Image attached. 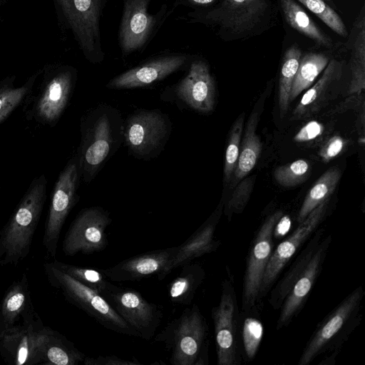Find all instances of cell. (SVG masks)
Returning <instances> with one entry per match:
<instances>
[{
    "mask_svg": "<svg viewBox=\"0 0 365 365\" xmlns=\"http://www.w3.org/2000/svg\"><path fill=\"white\" fill-rule=\"evenodd\" d=\"M124 120L113 106L101 103L81 118L77 149L81 178L90 183L123 141Z\"/></svg>",
    "mask_w": 365,
    "mask_h": 365,
    "instance_id": "cell-1",
    "label": "cell"
},
{
    "mask_svg": "<svg viewBox=\"0 0 365 365\" xmlns=\"http://www.w3.org/2000/svg\"><path fill=\"white\" fill-rule=\"evenodd\" d=\"M45 174L34 178L0 235V264L16 265L30 252L46 200Z\"/></svg>",
    "mask_w": 365,
    "mask_h": 365,
    "instance_id": "cell-2",
    "label": "cell"
},
{
    "mask_svg": "<svg viewBox=\"0 0 365 365\" xmlns=\"http://www.w3.org/2000/svg\"><path fill=\"white\" fill-rule=\"evenodd\" d=\"M209 328L199 307H187L177 318L169 322L154 336L170 352L173 365H207L208 364Z\"/></svg>",
    "mask_w": 365,
    "mask_h": 365,
    "instance_id": "cell-3",
    "label": "cell"
},
{
    "mask_svg": "<svg viewBox=\"0 0 365 365\" xmlns=\"http://www.w3.org/2000/svg\"><path fill=\"white\" fill-rule=\"evenodd\" d=\"M364 294L362 286L357 287L317 324L302 352L299 365H307L327 351L338 353L359 324Z\"/></svg>",
    "mask_w": 365,
    "mask_h": 365,
    "instance_id": "cell-4",
    "label": "cell"
},
{
    "mask_svg": "<svg viewBox=\"0 0 365 365\" xmlns=\"http://www.w3.org/2000/svg\"><path fill=\"white\" fill-rule=\"evenodd\" d=\"M43 73L38 91L25 101V115L29 120L53 128L68 105L75 88L77 71L69 66L52 65L45 68Z\"/></svg>",
    "mask_w": 365,
    "mask_h": 365,
    "instance_id": "cell-5",
    "label": "cell"
},
{
    "mask_svg": "<svg viewBox=\"0 0 365 365\" xmlns=\"http://www.w3.org/2000/svg\"><path fill=\"white\" fill-rule=\"evenodd\" d=\"M44 270L52 286L60 289L68 301L84 311L103 327L121 334L139 337L138 332L101 294L60 270L52 262L45 263Z\"/></svg>",
    "mask_w": 365,
    "mask_h": 365,
    "instance_id": "cell-6",
    "label": "cell"
},
{
    "mask_svg": "<svg viewBox=\"0 0 365 365\" xmlns=\"http://www.w3.org/2000/svg\"><path fill=\"white\" fill-rule=\"evenodd\" d=\"M284 212L277 210L268 214L250 243L246 257L241 299L242 312H262L261 287L263 276L274 249L273 235Z\"/></svg>",
    "mask_w": 365,
    "mask_h": 365,
    "instance_id": "cell-7",
    "label": "cell"
},
{
    "mask_svg": "<svg viewBox=\"0 0 365 365\" xmlns=\"http://www.w3.org/2000/svg\"><path fill=\"white\" fill-rule=\"evenodd\" d=\"M227 277L221 286L218 304L211 316L218 365H240L242 361L240 346V309L238 306L233 277L227 267Z\"/></svg>",
    "mask_w": 365,
    "mask_h": 365,
    "instance_id": "cell-8",
    "label": "cell"
},
{
    "mask_svg": "<svg viewBox=\"0 0 365 365\" xmlns=\"http://www.w3.org/2000/svg\"><path fill=\"white\" fill-rule=\"evenodd\" d=\"M67 27L90 63L104 60L101 38V18L106 0H56Z\"/></svg>",
    "mask_w": 365,
    "mask_h": 365,
    "instance_id": "cell-9",
    "label": "cell"
},
{
    "mask_svg": "<svg viewBox=\"0 0 365 365\" xmlns=\"http://www.w3.org/2000/svg\"><path fill=\"white\" fill-rule=\"evenodd\" d=\"M172 126L168 116L160 110H138L124 120L123 141L136 158L150 160L163 150Z\"/></svg>",
    "mask_w": 365,
    "mask_h": 365,
    "instance_id": "cell-10",
    "label": "cell"
},
{
    "mask_svg": "<svg viewBox=\"0 0 365 365\" xmlns=\"http://www.w3.org/2000/svg\"><path fill=\"white\" fill-rule=\"evenodd\" d=\"M81 179L76 153L68 160L60 173L51 195L43 237V245L50 257H55L63 225L79 200L78 188Z\"/></svg>",
    "mask_w": 365,
    "mask_h": 365,
    "instance_id": "cell-11",
    "label": "cell"
},
{
    "mask_svg": "<svg viewBox=\"0 0 365 365\" xmlns=\"http://www.w3.org/2000/svg\"><path fill=\"white\" fill-rule=\"evenodd\" d=\"M268 0H223L217 6L196 13L199 21L217 26L222 34L240 38L255 31L268 14Z\"/></svg>",
    "mask_w": 365,
    "mask_h": 365,
    "instance_id": "cell-12",
    "label": "cell"
},
{
    "mask_svg": "<svg viewBox=\"0 0 365 365\" xmlns=\"http://www.w3.org/2000/svg\"><path fill=\"white\" fill-rule=\"evenodd\" d=\"M118 314L145 340L155 335L163 317L161 308L137 290L113 284L103 295Z\"/></svg>",
    "mask_w": 365,
    "mask_h": 365,
    "instance_id": "cell-13",
    "label": "cell"
},
{
    "mask_svg": "<svg viewBox=\"0 0 365 365\" xmlns=\"http://www.w3.org/2000/svg\"><path fill=\"white\" fill-rule=\"evenodd\" d=\"M112 219L101 207L82 210L71 223L63 242V251L68 256L78 253L93 254L108 245L106 229Z\"/></svg>",
    "mask_w": 365,
    "mask_h": 365,
    "instance_id": "cell-14",
    "label": "cell"
},
{
    "mask_svg": "<svg viewBox=\"0 0 365 365\" xmlns=\"http://www.w3.org/2000/svg\"><path fill=\"white\" fill-rule=\"evenodd\" d=\"M329 200L314 208L296 229L274 249L267 263L261 287V299L267 295L283 269L304 246L325 219Z\"/></svg>",
    "mask_w": 365,
    "mask_h": 365,
    "instance_id": "cell-15",
    "label": "cell"
},
{
    "mask_svg": "<svg viewBox=\"0 0 365 365\" xmlns=\"http://www.w3.org/2000/svg\"><path fill=\"white\" fill-rule=\"evenodd\" d=\"M151 0H123V9L118 39L122 52L128 55L140 51L151 39L165 11L149 13Z\"/></svg>",
    "mask_w": 365,
    "mask_h": 365,
    "instance_id": "cell-16",
    "label": "cell"
},
{
    "mask_svg": "<svg viewBox=\"0 0 365 365\" xmlns=\"http://www.w3.org/2000/svg\"><path fill=\"white\" fill-rule=\"evenodd\" d=\"M331 241V234L323 237L308 264L291 288L279 308L277 330L287 327L302 311L322 272Z\"/></svg>",
    "mask_w": 365,
    "mask_h": 365,
    "instance_id": "cell-17",
    "label": "cell"
},
{
    "mask_svg": "<svg viewBox=\"0 0 365 365\" xmlns=\"http://www.w3.org/2000/svg\"><path fill=\"white\" fill-rule=\"evenodd\" d=\"M43 326L32 312L24 317L21 324L15 325L0 336V354L14 365L41 364L38 350L39 331Z\"/></svg>",
    "mask_w": 365,
    "mask_h": 365,
    "instance_id": "cell-18",
    "label": "cell"
},
{
    "mask_svg": "<svg viewBox=\"0 0 365 365\" xmlns=\"http://www.w3.org/2000/svg\"><path fill=\"white\" fill-rule=\"evenodd\" d=\"M177 98L192 110L208 113L215 103V82L207 63L202 60L192 62L187 73L174 87Z\"/></svg>",
    "mask_w": 365,
    "mask_h": 365,
    "instance_id": "cell-19",
    "label": "cell"
},
{
    "mask_svg": "<svg viewBox=\"0 0 365 365\" xmlns=\"http://www.w3.org/2000/svg\"><path fill=\"white\" fill-rule=\"evenodd\" d=\"M187 61L188 56L185 54L158 56L115 76L106 87L110 89H131L147 86L180 70Z\"/></svg>",
    "mask_w": 365,
    "mask_h": 365,
    "instance_id": "cell-20",
    "label": "cell"
},
{
    "mask_svg": "<svg viewBox=\"0 0 365 365\" xmlns=\"http://www.w3.org/2000/svg\"><path fill=\"white\" fill-rule=\"evenodd\" d=\"M222 203L220 202L197 230L182 244L176 246L171 259L158 275L159 280L164 279L173 269L202 255L215 252L219 247L220 242L215 238V232L222 213Z\"/></svg>",
    "mask_w": 365,
    "mask_h": 365,
    "instance_id": "cell-21",
    "label": "cell"
},
{
    "mask_svg": "<svg viewBox=\"0 0 365 365\" xmlns=\"http://www.w3.org/2000/svg\"><path fill=\"white\" fill-rule=\"evenodd\" d=\"M175 250L176 246L148 252L124 259L113 267L99 269L113 282L139 280L161 273Z\"/></svg>",
    "mask_w": 365,
    "mask_h": 365,
    "instance_id": "cell-22",
    "label": "cell"
},
{
    "mask_svg": "<svg viewBox=\"0 0 365 365\" xmlns=\"http://www.w3.org/2000/svg\"><path fill=\"white\" fill-rule=\"evenodd\" d=\"M343 74V63L330 60L317 82L302 96L292 113L293 120L307 119L317 114L332 98Z\"/></svg>",
    "mask_w": 365,
    "mask_h": 365,
    "instance_id": "cell-23",
    "label": "cell"
},
{
    "mask_svg": "<svg viewBox=\"0 0 365 365\" xmlns=\"http://www.w3.org/2000/svg\"><path fill=\"white\" fill-rule=\"evenodd\" d=\"M38 350L41 363L55 365H77L86 356L64 336L48 327L39 331Z\"/></svg>",
    "mask_w": 365,
    "mask_h": 365,
    "instance_id": "cell-24",
    "label": "cell"
},
{
    "mask_svg": "<svg viewBox=\"0 0 365 365\" xmlns=\"http://www.w3.org/2000/svg\"><path fill=\"white\" fill-rule=\"evenodd\" d=\"M264 99L265 96L262 95V99L261 96L247 120L242 142L240 145L237 163L232 180L230 182L231 187H235L252 171L261 153L262 144L256 133V130Z\"/></svg>",
    "mask_w": 365,
    "mask_h": 365,
    "instance_id": "cell-25",
    "label": "cell"
},
{
    "mask_svg": "<svg viewBox=\"0 0 365 365\" xmlns=\"http://www.w3.org/2000/svg\"><path fill=\"white\" fill-rule=\"evenodd\" d=\"M324 229L321 228L317 229L313 233L304 245V247L300 249V252L296 256L289 269L274 284L269 291L270 294L268 299L269 304L274 309L277 310L281 307L291 288L312 257L319 242L324 236Z\"/></svg>",
    "mask_w": 365,
    "mask_h": 365,
    "instance_id": "cell-26",
    "label": "cell"
},
{
    "mask_svg": "<svg viewBox=\"0 0 365 365\" xmlns=\"http://www.w3.org/2000/svg\"><path fill=\"white\" fill-rule=\"evenodd\" d=\"M29 281L26 274L15 281L7 290L0 307V336L16 325L21 317L32 312Z\"/></svg>",
    "mask_w": 365,
    "mask_h": 365,
    "instance_id": "cell-27",
    "label": "cell"
},
{
    "mask_svg": "<svg viewBox=\"0 0 365 365\" xmlns=\"http://www.w3.org/2000/svg\"><path fill=\"white\" fill-rule=\"evenodd\" d=\"M180 274L168 285V295L174 304L189 306L204 282L206 273L199 263H187L181 266Z\"/></svg>",
    "mask_w": 365,
    "mask_h": 365,
    "instance_id": "cell-28",
    "label": "cell"
},
{
    "mask_svg": "<svg viewBox=\"0 0 365 365\" xmlns=\"http://www.w3.org/2000/svg\"><path fill=\"white\" fill-rule=\"evenodd\" d=\"M281 7L287 24L294 30L319 46L331 48V39L310 18L294 0H281Z\"/></svg>",
    "mask_w": 365,
    "mask_h": 365,
    "instance_id": "cell-29",
    "label": "cell"
},
{
    "mask_svg": "<svg viewBox=\"0 0 365 365\" xmlns=\"http://www.w3.org/2000/svg\"><path fill=\"white\" fill-rule=\"evenodd\" d=\"M41 73L42 70L37 71L18 87L14 86L15 76H8L0 81V124L30 96Z\"/></svg>",
    "mask_w": 365,
    "mask_h": 365,
    "instance_id": "cell-30",
    "label": "cell"
},
{
    "mask_svg": "<svg viewBox=\"0 0 365 365\" xmlns=\"http://www.w3.org/2000/svg\"><path fill=\"white\" fill-rule=\"evenodd\" d=\"M341 170L337 167H331L326 170L307 192L297 216V224L318 205L329 200L341 178Z\"/></svg>",
    "mask_w": 365,
    "mask_h": 365,
    "instance_id": "cell-31",
    "label": "cell"
},
{
    "mask_svg": "<svg viewBox=\"0 0 365 365\" xmlns=\"http://www.w3.org/2000/svg\"><path fill=\"white\" fill-rule=\"evenodd\" d=\"M364 8L356 20V32L351 54V79L349 87V95H360L365 88V17Z\"/></svg>",
    "mask_w": 365,
    "mask_h": 365,
    "instance_id": "cell-32",
    "label": "cell"
},
{
    "mask_svg": "<svg viewBox=\"0 0 365 365\" xmlns=\"http://www.w3.org/2000/svg\"><path fill=\"white\" fill-rule=\"evenodd\" d=\"M260 312H240V346L242 360L252 361L259 348L264 334Z\"/></svg>",
    "mask_w": 365,
    "mask_h": 365,
    "instance_id": "cell-33",
    "label": "cell"
},
{
    "mask_svg": "<svg viewBox=\"0 0 365 365\" xmlns=\"http://www.w3.org/2000/svg\"><path fill=\"white\" fill-rule=\"evenodd\" d=\"M329 61V57L322 53L309 52L302 56L290 92V102L310 87Z\"/></svg>",
    "mask_w": 365,
    "mask_h": 365,
    "instance_id": "cell-34",
    "label": "cell"
},
{
    "mask_svg": "<svg viewBox=\"0 0 365 365\" xmlns=\"http://www.w3.org/2000/svg\"><path fill=\"white\" fill-rule=\"evenodd\" d=\"M302 51L297 45H292L286 51L283 59L279 81L278 103L280 115L282 118L287 113L290 104V92L297 73Z\"/></svg>",
    "mask_w": 365,
    "mask_h": 365,
    "instance_id": "cell-35",
    "label": "cell"
},
{
    "mask_svg": "<svg viewBox=\"0 0 365 365\" xmlns=\"http://www.w3.org/2000/svg\"><path fill=\"white\" fill-rule=\"evenodd\" d=\"M52 264L103 297L113 285L100 269L68 264L58 261L52 262Z\"/></svg>",
    "mask_w": 365,
    "mask_h": 365,
    "instance_id": "cell-36",
    "label": "cell"
},
{
    "mask_svg": "<svg viewBox=\"0 0 365 365\" xmlns=\"http://www.w3.org/2000/svg\"><path fill=\"white\" fill-rule=\"evenodd\" d=\"M243 125L244 113H242L232 126L225 150L224 180L227 183L232 180L237 163Z\"/></svg>",
    "mask_w": 365,
    "mask_h": 365,
    "instance_id": "cell-37",
    "label": "cell"
},
{
    "mask_svg": "<svg viewBox=\"0 0 365 365\" xmlns=\"http://www.w3.org/2000/svg\"><path fill=\"white\" fill-rule=\"evenodd\" d=\"M320 19L329 28L338 35L346 37V27L340 17L324 0H297Z\"/></svg>",
    "mask_w": 365,
    "mask_h": 365,
    "instance_id": "cell-38",
    "label": "cell"
},
{
    "mask_svg": "<svg viewBox=\"0 0 365 365\" xmlns=\"http://www.w3.org/2000/svg\"><path fill=\"white\" fill-rule=\"evenodd\" d=\"M310 165L308 161L299 159L278 167L273 176L276 182L286 187L297 186L308 178Z\"/></svg>",
    "mask_w": 365,
    "mask_h": 365,
    "instance_id": "cell-39",
    "label": "cell"
},
{
    "mask_svg": "<svg viewBox=\"0 0 365 365\" xmlns=\"http://www.w3.org/2000/svg\"><path fill=\"white\" fill-rule=\"evenodd\" d=\"M255 176L242 180L237 185L228 200L222 204V212L230 220L234 215L240 214L245 210L251 196Z\"/></svg>",
    "mask_w": 365,
    "mask_h": 365,
    "instance_id": "cell-40",
    "label": "cell"
},
{
    "mask_svg": "<svg viewBox=\"0 0 365 365\" xmlns=\"http://www.w3.org/2000/svg\"><path fill=\"white\" fill-rule=\"evenodd\" d=\"M345 140L339 135H334L320 149L319 155L324 163L336 157L343 150Z\"/></svg>",
    "mask_w": 365,
    "mask_h": 365,
    "instance_id": "cell-41",
    "label": "cell"
},
{
    "mask_svg": "<svg viewBox=\"0 0 365 365\" xmlns=\"http://www.w3.org/2000/svg\"><path fill=\"white\" fill-rule=\"evenodd\" d=\"M324 130L322 123L312 120L304 125L294 137V140L304 143L312 140L319 136Z\"/></svg>",
    "mask_w": 365,
    "mask_h": 365,
    "instance_id": "cell-42",
    "label": "cell"
},
{
    "mask_svg": "<svg viewBox=\"0 0 365 365\" xmlns=\"http://www.w3.org/2000/svg\"><path fill=\"white\" fill-rule=\"evenodd\" d=\"M83 364L86 365H136L141 364L135 358L134 360L120 359L116 356H98L96 358L85 357Z\"/></svg>",
    "mask_w": 365,
    "mask_h": 365,
    "instance_id": "cell-43",
    "label": "cell"
},
{
    "mask_svg": "<svg viewBox=\"0 0 365 365\" xmlns=\"http://www.w3.org/2000/svg\"><path fill=\"white\" fill-rule=\"evenodd\" d=\"M190 4L195 6H208L212 4L216 0H187Z\"/></svg>",
    "mask_w": 365,
    "mask_h": 365,
    "instance_id": "cell-44",
    "label": "cell"
},
{
    "mask_svg": "<svg viewBox=\"0 0 365 365\" xmlns=\"http://www.w3.org/2000/svg\"><path fill=\"white\" fill-rule=\"evenodd\" d=\"M324 1H330L331 0H324Z\"/></svg>",
    "mask_w": 365,
    "mask_h": 365,
    "instance_id": "cell-45",
    "label": "cell"
},
{
    "mask_svg": "<svg viewBox=\"0 0 365 365\" xmlns=\"http://www.w3.org/2000/svg\"><path fill=\"white\" fill-rule=\"evenodd\" d=\"M0 190H1V185H0Z\"/></svg>",
    "mask_w": 365,
    "mask_h": 365,
    "instance_id": "cell-46",
    "label": "cell"
}]
</instances>
